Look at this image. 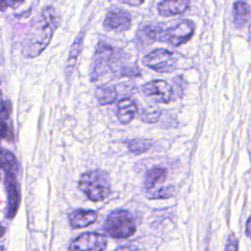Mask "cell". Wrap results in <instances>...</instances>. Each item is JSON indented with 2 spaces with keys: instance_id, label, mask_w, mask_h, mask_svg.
Segmentation results:
<instances>
[{
  "instance_id": "obj_1",
  "label": "cell",
  "mask_w": 251,
  "mask_h": 251,
  "mask_svg": "<svg viewBox=\"0 0 251 251\" xmlns=\"http://www.w3.org/2000/svg\"><path fill=\"white\" fill-rule=\"evenodd\" d=\"M59 24V15L51 5L43 7L24 37L22 53L25 58L40 55L49 45Z\"/></svg>"
},
{
  "instance_id": "obj_2",
  "label": "cell",
  "mask_w": 251,
  "mask_h": 251,
  "mask_svg": "<svg viewBox=\"0 0 251 251\" xmlns=\"http://www.w3.org/2000/svg\"><path fill=\"white\" fill-rule=\"evenodd\" d=\"M1 162L5 175V186L8 194L7 218L12 219L17 213L20 203V187L17 179L19 174V163L15 155L6 149H2L1 151Z\"/></svg>"
},
{
  "instance_id": "obj_3",
  "label": "cell",
  "mask_w": 251,
  "mask_h": 251,
  "mask_svg": "<svg viewBox=\"0 0 251 251\" xmlns=\"http://www.w3.org/2000/svg\"><path fill=\"white\" fill-rule=\"evenodd\" d=\"M78 188L89 200L99 202L106 199L111 193V182L107 172L91 170L83 173L78 180Z\"/></svg>"
},
{
  "instance_id": "obj_4",
  "label": "cell",
  "mask_w": 251,
  "mask_h": 251,
  "mask_svg": "<svg viewBox=\"0 0 251 251\" xmlns=\"http://www.w3.org/2000/svg\"><path fill=\"white\" fill-rule=\"evenodd\" d=\"M168 171L162 167H154L148 170L144 176L143 189L150 199H166L176 193L173 185H165Z\"/></svg>"
},
{
  "instance_id": "obj_5",
  "label": "cell",
  "mask_w": 251,
  "mask_h": 251,
  "mask_svg": "<svg viewBox=\"0 0 251 251\" xmlns=\"http://www.w3.org/2000/svg\"><path fill=\"white\" fill-rule=\"evenodd\" d=\"M103 228L111 237L126 238L135 232L136 226L131 213L126 210H116L108 215Z\"/></svg>"
},
{
  "instance_id": "obj_6",
  "label": "cell",
  "mask_w": 251,
  "mask_h": 251,
  "mask_svg": "<svg viewBox=\"0 0 251 251\" xmlns=\"http://www.w3.org/2000/svg\"><path fill=\"white\" fill-rule=\"evenodd\" d=\"M195 31V24L188 19L179 21L176 25L163 30L160 40L166 41L174 47L187 42Z\"/></svg>"
},
{
  "instance_id": "obj_7",
  "label": "cell",
  "mask_w": 251,
  "mask_h": 251,
  "mask_svg": "<svg viewBox=\"0 0 251 251\" xmlns=\"http://www.w3.org/2000/svg\"><path fill=\"white\" fill-rule=\"evenodd\" d=\"M142 62L149 69L159 73H170L176 68L175 54L165 48H157L150 51L143 57Z\"/></svg>"
},
{
  "instance_id": "obj_8",
  "label": "cell",
  "mask_w": 251,
  "mask_h": 251,
  "mask_svg": "<svg viewBox=\"0 0 251 251\" xmlns=\"http://www.w3.org/2000/svg\"><path fill=\"white\" fill-rule=\"evenodd\" d=\"M115 58V49L105 43H99L95 49L93 63L90 72L91 81L97 80L100 76L106 75L112 66Z\"/></svg>"
},
{
  "instance_id": "obj_9",
  "label": "cell",
  "mask_w": 251,
  "mask_h": 251,
  "mask_svg": "<svg viewBox=\"0 0 251 251\" xmlns=\"http://www.w3.org/2000/svg\"><path fill=\"white\" fill-rule=\"evenodd\" d=\"M107 246V239L104 235L96 232H85L74 239L70 251H104Z\"/></svg>"
},
{
  "instance_id": "obj_10",
  "label": "cell",
  "mask_w": 251,
  "mask_h": 251,
  "mask_svg": "<svg viewBox=\"0 0 251 251\" xmlns=\"http://www.w3.org/2000/svg\"><path fill=\"white\" fill-rule=\"evenodd\" d=\"M141 90L147 97L159 103H169L173 98V87L164 79H154L142 85Z\"/></svg>"
},
{
  "instance_id": "obj_11",
  "label": "cell",
  "mask_w": 251,
  "mask_h": 251,
  "mask_svg": "<svg viewBox=\"0 0 251 251\" xmlns=\"http://www.w3.org/2000/svg\"><path fill=\"white\" fill-rule=\"evenodd\" d=\"M131 16L122 8H113L106 14L103 22V26L107 30L125 31L130 27Z\"/></svg>"
},
{
  "instance_id": "obj_12",
  "label": "cell",
  "mask_w": 251,
  "mask_h": 251,
  "mask_svg": "<svg viewBox=\"0 0 251 251\" xmlns=\"http://www.w3.org/2000/svg\"><path fill=\"white\" fill-rule=\"evenodd\" d=\"M163 30L161 26L156 25H142L136 31V41L142 47L151 45L155 41L160 40Z\"/></svg>"
},
{
  "instance_id": "obj_13",
  "label": "cell",
  "mask_w": 251,
  "mask_h": 251,
  "mask_svg": "<svg viewBox=\"0 0 251 251\" xmlns=\"http://www.w3.org/2000/svg\"><path fill=\"white\" fill-rule=\"evenodd\" d=\"M190 2L187 0H165L157 5L158 13L163 17H171L184 13L188 10Z\"/></svg>"
},
{
  "instance_id": "obj_14",
  "label": "cell",
  "mask_w": 251,
  "mask_h": 251,
  "mask_svg": "<svg viewBox=\"0 0 251 251\" xmlns=\"http://www.w3.org/2000/svg\"><path fill=\"white\" fill-rule=\"evenodd\" d=\"M137 113V106L135 102L128 98L125 97L118 101L117 103V117L121 124L127 125L135 117Z\"/></svg>"
},
{
  "instance_id": "obj_15",
  "label": "cell",
  "mask_w": 251,
  "mask_h": 251,
  "mask_svg": "<svg viewBox=\"0 0 251 251\" xmlns=\"http://www.w3.org/2000/svg\"><path fill=\"white\" fill-rule=\"evenodd\" d=\"M97 220V213L92 210L78 209L69 215L70 225L74 228H82L90 226Z\"/></svg>"
},
{
  "instance_id": "obj_16",
  "label": "cell",
  "mask_w": 251,
  "mask_h": 251,
  "mask_svg": "<svg viewBox=\"0 0 251 251\" xmlns=\"http://www.w3.org/2000/svg\"><path fill=\"white\" fill-rule=\"evenodd\" d=\"M251 19V7L243 1H237L233 4L232 21L236 28L243 27Z\"/></svg>"
},
{
  "instance_id": "obj_17",
  "label": "cell",
  "mask_w": 251,
  "mask_h": 251,
  "mask_svg": "<svg viewBox=\"0 0 251 251\" xmlns=\"http://www.w3.org/2000/svg\"><path fill=\"white\" fill-rule=\"evenodd\" d=\"M11 103L10 101H3L1 106V133L2 138L7 140H13V126L11 121Z\"/></svg>"
},
{
  "instance_id": "obj_18",
  "label": "cell",
  "mask_w": 251,
  "mask_h": 251,
  "mask_svg": "<svg viewBox=\"0 0 251 251\" xmlns=\"http://www.w3.org/2000/svg\"><path fill=\"white\" fill-rule=\"evenodd\" d=\"M83 37H84V31L82 30L76 36V38L75 39V41L73 42V44L71 46L69 56H68V60H67V65H66V74H67L68 77L72 75V73H73V71L75 67L76 60H77V58H78V56L81 52Z\"/></svg>"
},
{
  "instance_id": "obj_19",
  "label": "cell",
  "mask_w": 251,
  "mask_h": 251,
  "mask_svg": "<svg viewBox=\"0 0 251 251\" xmlns=\"http://www.w3.org/2000/svg\"><path fill=\"white\" fill-rule=\"evenodd\" d=\"M94 94L97 102L102 106L113 104L118 96L117 88L114 85L109 84H102L97 86Z\"/></svg>"
},
{
  "instance_id": "obj_20",
  "label": "cell",
  "mask_w": 251,
  "mask_h": 251,
  "mask_svg": "<svg viewBox=\"0 0 251 251\" xmlns=\"http://www.w3.org/2000/svg\"><path fill=\"white\" fill-rule=\"evenodd\" d=\"M126 144L129 152H131L135 155H140V154L145 153L152 146L151 140L145 139V138L130 139V140H127L126 142Z\"/></svg>"
},
{
  "instance_id": "obj_21",
  "label": "cell",
  "mask_w": 251,
  "mask_h": 251,
  "mask_svg": "<svg viewBox=\"0 0 251 251\" xmlns=\"http://www.w3.org/2000/svg\"><path fill=\"white\" fill-rule=\"evenodd\" d=\"M160 116H161L160 109L154 108V107L144 108L142 110V112L140 113L141 121H143L144 123H148V124L156 123L160 119Z\"/></svg>"
},
{
  "instance_id": "obj_22",
  "label": "cell",
  "mask_w": 251,
  "mask_h": 251,
  "mask_svg": "<svg viewBox=\"0 0 251 251\" xmlns=\"http://www.w3.org/2000/svg\"><path fill=\"white\" fill-rule=\"evenodd\" d=\"M237 249H238L237 238L233 234H229L226 240L225 251H237Z\"/></svg>"
},
{
  "instance_id": "obj_23",
  "label": "cell",
  "mask_w": 251,
  "mask_h": 251,
  "mask_svg": "<svg viewBox=\"0 0 251 251\" xmlns=\"http://www.w3.org/2000/svg\"><path fill=\"white\" fill-rule=\"evenodd\" d=\"M22 3H23V1H19V2H15V1H2V3H1V10L4 11L9 6H18V5L22 4Z\"/></svg>"
},
{
  "instance_id": "obj_24",
  "label": "cell",
  "mask_w": 251,
  "mask_h": 251,
  "mask_svg": "<svg viewBox=\"0 0 251 251\" xmlns=\"http://www.w3.org/2000/svg\"><path fill=\"white\" fill-rule=\"evenodd\" d=\"M122 4H127V5H130V6H139L141 4H143V1L142 0H138V1H121Z\"/></svg>"
},
{
  "instance_id": "obj_25",
  "label": "cell",
  "mask_w": 251,
  "mask_h": 251,
  "mask_svg": "<svg viewBox=\"0 0 251 251\" xmlns=\"http://www.w3.org/2000/svg\"><path fill=\"white\" fill-rule=\"evenodd\" d=\"M246 235L251 239V216L246 223Z\"/></svg>"
},
{
  "instance_id": "obj_26",
  "label": "cell",
  "mask_w": 251,
  "mask_h": 251,
  "mask_svg": "<svg viewBox=\"0 0 251 251\" xmlns=\"http://www.w3.org/2000/svg\"><path fill=\"white\" fill-rule=\"evenodd\" d=\"M249 42L251 43V33H250V35H249Z\"/></svg>"
}]
</instances>
